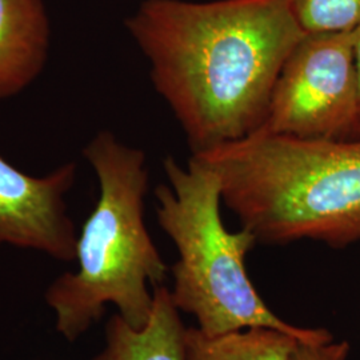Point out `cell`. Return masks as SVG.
Masks as SVG:
<instances>
[{"label": "cell", "mask_w": 360, "mask_h": 360, "mask_svg": "<svg viewBox=\"0 0 360 360\" xmlns=\"http://www.w3.org/2000/svg\"><path fill=\"white\" fill-rule=\"evenodd\" d=\"M83 156L99 180L101 195L77 235V270L56 278L44 295L56 331L68 342L98 322L107 304H114L131 327L143 328L154 306L148 284H163L168 271L144 223V153L101 131Z\"/></svg>", "instance_id": "obj_3"}, {"label": "cell", "mask_w": 360, "mask_h": 360, "mask_svg": "<svg viewBox=\"0 0 360 360\" xmlns=\"http://www.w3.org/2000/svg\"><path fill=\"white\" fill-rule=\"evenodd\" d=\"M167 184L155 190L158 223L176 245L171 299L191 314L198 328L221 335L269 327L295 336L302 343L334 340L326 328H302L275 315L257 294L245 270V257L257 245L252 232L229 231L220 217L218 175L191 156L186 166L168 156L163 163Z\"/></svg>", "instance_id": "obj_4"}, {"label": "cell", "mask_w": 360, "mask_h": 360, "mask_svg": "<svg viewBox=\"0 0 360 360\" xmlns=\"http://www.w3.org/2000/svg\"><path fill=\"white\" fill-rule=\"evenodd\" d=\"M154 306L147 324L134 328L119 314L105 326L104 347L94 360H187L186 327L169 288L154 287Z\"/></svg>", "instance_id": "obj_8"}, {"label": "cell", "mask_w": 360, "mask_h": 360, "mask_svg": "<svg viewBox=\"0 0 360 360\" xmlns=\"http://www.w3.org/2000/svg\"><path fill=\"white\" fill-rule=\"evenodd\" d=\"M297 343L295 336L269 327L214 336L186 328L187 360H292Z\"/></svg>", "instance_id": "obj_9"}, {"label": "cell", "mask_w": 360, "mask_h": 360, "mask_svg": "<svg viewBox=\"0 0 360 360\" xmlns=\"http://www.w3.org/2000/svg\"><path fill=\"white\" fill-rule=\"evenodd\" d=\"M193 153L254 134L304 35L290 0H144L126 19Z\"/></svg>", "instance_id": "obj_1"}, {"label": "cell", "mask_w": 360, "mask_h": 360, "mask_svg": "<svg viewBox=\"0 0 360 360\" xmlns=\"http://www.w3.org/2000/svg\"><path fill=\"white\" fill-rule=\"evenodd\" d=\"M255 132L300 139L360 141L354 30L304 34L287 56Z\"/></svg>", "instance_id": "obj_5"}, {"label": "cell", "mask_w": 360, "mask_h": 360, "mask_svg": "<svg viewBox=\"0 0 360 360\" xmlns=\"http://www.w3.org/2000/svg\"><path fill=\"white\" fill-rule=\"evenodd\" d=\"M50 41L43 0H0V102L22 94L40 77Z\"/></svg>", "instance_id": "obj_7"}, {"label": "cell", "mask_w": 360, "mask_h": 360, "mask_svg": "<svg viewBox=\"0 0 360 360\" xmlns=\"http://www.w3.org/2000/svg\"><path fill=\"white\" fill-rule=\"evenodd\" d=\"M349 345L346 340L309 345L299 342L292 360H347Z\"/></svg>", "instance_id": "obj_11"}, {"label": "cell", "mask_w": 360, "mask_h": 360, "mask_svg": "<svg viewBox=\"0 0 360 360\" xmlns=\"http://www.w3.org/2000/svg\"><path fill=\"white\" fill-rule=\"evenodd\" d=\"M354 58H355V67H356L360 95V26L354 30Z\"/></svg>", "instance_id": "obj_12"}, {"label": "cell", "mask_w": 360, "mask_h": 360, "mask_svg": "<svg viewBox=\"0 0 360 360\" xmlns=\"http://www.w3.org/2000/svg\"><path fill=\"white\" fill-rule=\"evenodd\" d=\"M77 169L75 162H68L44 176H34L0 155V247L75 260L77 230L65 196L75 184Z\"/></svg>", "instance_id": "obj_6"}, {"label": "cell", "mask_w": 360, "mask_h": 360, "mask_svg": "<svg viewBox=\"0 0 360 360\" xmlns=\"http://www.w3.org/2000/svg\"><path fill=\"white\" fill-rule=\"evenodd\" d=\"M304 34L343 32L360 26V0H290Z\"/></svg>", "instance_id": "obj_10"}, {"label": "cell", "mask_w": 360, "mask_h": 360, "mask_svg": "<svg viewBox=\"0 0 360 360\" xmlns=\"http://www.w3.org/2000/svg\"><path fill=\"white\" fill-rule=\"evenodd\" d=\"M193 158L220 180L221 200L257 243L360 240V141L254 132Z\"/></svg>", "instance_id": "obj_2"}]
</instances>
